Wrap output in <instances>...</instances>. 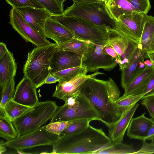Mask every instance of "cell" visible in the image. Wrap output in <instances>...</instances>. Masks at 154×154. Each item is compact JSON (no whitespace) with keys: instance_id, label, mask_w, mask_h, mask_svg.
I'll return each instance as SVG.
<instances>
[{"instance_id":"cell-10","label":"cell","mask_w":154,"mask_h":154,"mask_svg":"<svg viewBox=\"0 0 154 154\" xmlns=\"http://www.w3.org/2000/svg\"><path fill=\"white\" fill-rule=\"evenodd\" d=\"M79 97V103L73 106L69 107L64 104L58 106L50 123L81 119L100 121L92 107L87 102Z\"/></svg>"},{"instance_id":"cell-23","label":"cell","mask_w":154,"mask_h":154,"mask_svg":"<svg viewBox=\"0 0 154 154\" xmlns=\"http://www.w3.org/2000/svg\"><path fill=\"white\" fill-rule=\"evenodd\" d=\"M145 17V23L140 42L137 45V47L140 49L144 59H146L147 52L154 35V17L146 14Z\"/></svg>"},{"instance_id":"cell-11","label":"cell","mask_w":154,"mask_h":154,"mask_svg":"<svg viewBox=\"0 0 154 154\" xmlns=\"http://www.w3.org/2000/svg\"><path fill=\"white\" fill-rule=\"evenodd\" d=\"M107 32L108 44L118 55L119 69L122 71L128 64L138 45L120 34L114 28H108Z\"/></svg>"},{"instance_id":"cell-18","label":"cell","mask_w":154,"mask_h":154,"mask_svg":"<svg viewBox=\"0 0 154 154\" xmlns=\"http://www.w3.org/2000/svg\"><path fill=\"white\" fill-rule=\"evenodd\" d=\"M44 31L46 38L53 40L57 45L75 38L71 32L60 23L53 16L46 20Z\"/></svg>"},{"instance_id":"cell-8","label":"cell","mask_w":154,"mask_h":154,"mask_svg":"<svg viewBox=\"0 0 154 154\" xmlns=\"http://www.w3.org/2000/svg\"><path fill=\"white\" fill-rule=\"evenodd\" d=\"M46 125L37 130L5 142L7 147L17 151L45 145H53L59 139V135L52 134L46 129Z\"/></svg>"},{"instance_id":"cell-24","label":"cell","mask_w":154,"mask_h":154,"mask_svg":"<svg viewBox=\"0 0 154 154\" xmlns=\"http://www.w3.org/2000/svg\"><path fill=\"white\" fill-rule=\"evenodd\" d=\"M104 2L109 13L115 20L123 14L136 11L128 0H105Z\"/></svg>"},{"instance_id":"cell-42","label":"cell","mask_w":154,"mask_h":154,"mask_svg":"<svg viewBox=\"0 0 154 154\" xmlns=\"http://www.w3.org/2000/svg\"><path fill=\"white\" fill-rule=\"evenodd\" d=\"M6 44L3 42L0 43V57L5 54L8 51Z\"/></svg>"},{"instance_id":"cell-30","label":"cell","mask_w":154,"mask_h":154,"mask_svg":"<svg viewBox=\"0 0 154 154\" xmlns=\"http://www.w3.org/2000/svg\"><path fill=\"white\" fill-rule=\"evenodd\" d=\"M88 72L85 66L82 63L80 66L68 68L58 72L51 73L58 76L60 80L59 82L69 81L78 74Z\"/></svg>"},{"instance_id":"cell-14","label":"cell","mask_w":154,"mask_h":154,"mask_svg":"<svg viewBox=\"0 0 154 154\" xmlns=\"http://www.w3.org/2000/svg\"><path fill=\"white\" fill-rule=\"evenodd\" d=\"M25 21L46 38L44 28L47 20L53 16L46 9L25 7L14 8Z\"/></svg>"},{"instance_id":"cell-34","label":"cell","mask_w":154,"mask_h":154,"mask_svg":"<svg viewBox=\"0 0 154 154\" xmlns=\"http://www.w3.org/2000/svg\"><path fill=\"white\" fill-rule=\"evenodd\" d=\"M13 8L29 7L40 9L45 8L37 0H5Z\"/></svg>"},{"instance_id":"cell-49","label":"cell","mask_w":154,"mask_h":154,"mask_svg":"<svg viewBox=\"0 0 154 154\" xmlns=\"http://www.w3.org/2000/svg\"><path fill=\"white\" fill-rule=\"evenodd\" d=\"M152 127H153V131L154 132V122L152 125Z\"/></svg>"},{"instance_id":"cell-19","label":"cell","mask_w":154,"mask_h":154,"mask_svg":"<svg viewBox=\"0 0 154 154\" xmlns=\"http://www.w3.org/2000/svg\"><path fill=\"white\" fill-rule=\"evenodd\" d=\"M145 113L131 119L127 129V135L131 139L142 141L145 139L147 133L154 122L152 118L145 116Z\"/></svg>"},{"instance_id":"cell-4","label":"cell","mask_w":154,"mask_h":154,"mask_svg":"<svg viewBox=\"0 0 154 154\" xmlns=\"http://www.w3.org/2000/svg\"><path fill=\"white\" fill-rule=\"evenodd\" d=\"M57 45L52 43L37 47L28 53L23 69L24 76L29 79L36 88L43 85L51 72V59Z\"/></svg>"},{"instance_id":"cell-17","label":"cell","mask_w":154,"mask_h":154,"mask_svg":"<svg viewBox=\"0 0 154 154\" xmlns=\"http://www.w3.org/2000/svg\"><path fill=\"white\" fill-rule=\"evenodd\" d=\"M139 105L136 103L125 112L114 125L108 128L109 137L113 143L122 142L125 132Z\"/></svg>"},{"instance_id":"cell-36","label":"cell","mask_w":154,"mask_h":154,"mask_svg":"<svg viewBox=\"0 0 154 154\" xmlns=\"http://www.w3.org/2000/svg\"><path fill=\"white\" fill-rule=\"evenodd\" d=\"M137 12L147 14L151 6L149 0H128Z\"/></svg>"},{"instance_id":"cell-38","label":"cell","mask_w":154,"mask_h":154,"mask_svg":"<svg viewBox=\"0 0 154 154\" xmlns=\"http://www.w3.org/2000/svg\"><path fill=\"white\" fill-rule=\"evenodd\" d=\"M151 140L149 143L146 142V140L143 141L141 148L134 152V154H154V140L153 139Z\"/></svg>"},{"instance_id":"cell-47","label":"cell","mask_w":154,"mask_h":154,"mask_svg":"<svg viewBox=\"0 0 154 154\" xmlns=\"http://www.w3.org/2000/svg\"><path fill=\"white\" fill-rule=\"evenodd\" d=\"M149 59L154 63V52L150 53H147L146 59Z\"/></svg>"},{"instance_id":"cell-25","label":"cell","mask_w":154,"mask_h":154,"mask_svg":"<svg viewBox=\"0 0 154 154\" xmlns=\"http://www.w3.org/2000/svg\"><path fill=\"white\" fill-rule=\"evenodd\" d=\"M88 42L74 38L57 45L56 49L71 51L82 57L87 50Z\"/></svg>"},{"instance_id":"cell-1","label":"cell","mask_w":154,"mask_h":154,"mask_svg":"<svg viewBox=\"0 0 154 154\" xmlns=\"http://www.w3.org/2000/svg\"><path fill=\"white\" fill-rule=\"evenodd\" d=\"M78 94L108 128L114 125L123 113L116 104L120 97V92L112 78L106 81L96 77L89 78L81 85Z\"/></svg>"},{"instance_id":"cell-3","label":"cell","mask_w":154,"mask_h":154,"mask_svg":"<svg viewBox=\"0 0 154 154\" xmlns=\"http://www.w3.org/2000/svg\"><path fill=\"white\" fill-rule=\"evenodd\" d=\"M73 4L62 14L76 17L107 30L114 28L115 20L111 16L105 2L101 0H73Z\"/></svg>"},{"instance_id":"cell-41","label":"cell","mask_w":154,"mask_h":154,"mask_svg":"<svg viewBox=\"0 0 154 154\" xmlns=\"http://www.w3.org/2000/svg\"><path fill=\"white\" fill-rule=\"evenodd\" d=\"M60 78L54 74L51 73L45 79L43 83L44 84H51L59 82Z\"/></svg>"},{"instance_id":"cell-44","label":"cell","mask_w":154,"mask_h":154,"mask_svg":"<svg viewBox=\"0 0 154 154\" xmlns=\"http://www.w3.org/2000/svg\"><path fill=\"white\" fill-rule=\"evenodd\" d=\"M6 146L5 143L2 140H1L0 142V154H2L6 150Z\"/></svg>"},{"instance_id":"cell-33","label":"cell","mask_w":154,"mask_h":154,"mask_svg":"<svg viewBox=\"0 0 154 154\" xmlns=\"http://www.w3.org/2000/svg\"><path fill=\"white\" fill-rule=\"evenodd\" d=\"M53 16L62 14L64 5L55 0H37Z\"/></svg>"},{"instance_id":"cell-15","label":"cell","mask_w":154,"mask_h":154,"mask_svg":"<svg viewBox=\"0 0 154 154\" xmlns=\"http://www.w3.org/2000/svg\"><path fill=\"white\" fill-rule=\"evenodd\" d=\"M36 89L29 79L24 76L17 86L13 100L22 105L32 107L38 102Z\"/></svg>"},{"instance_id":"cell-2","label":"cell","mask_w":154,"mask_h":154,"mask_svg":"<svg viewBox=\"0 0 154 154\" xmlns=\"http://www.w3.org/2000/svg\"><path fill=\"white\" fill-rule=\"evenodd\" d=\"M112 144L102 129L89 125L79 133L59 137L52 146L51 153L95 154Z\"/></svg>"},{"instance_id":"cell-22","label":"cell","mask_w":154,"mask_h":154,"mask_svg":"<svg viewBox=\"0 0 154 154\" xmlns=\"http://www.w3.org/2000/svg\"><path fill=\"white\" fill-rule=\"evenodd\" d=\"M17 66L13 54L8 51L0 57V86L1 88L14 79Z\"/></svg>"},{"instance_id":"cell-27","label":"cell","mask_w":154,"mask_h":154,"mask_svg":"<svg viewBox=\"0 0 154 154\" xmlns=\"http://www.w3.org/2000/svg\"><path fill=\"white\" fill-rule=\"evenodd\" d=\"M0 137L8 141L17 137V132L12 122L6 115H0Z\"/></svg>"},{"instance_id":"cell-26","label":"cell","mask_w":154,"mask_h":154,"mask_svg":"<svg viewBox=\"0 0 154 154\" xmlns=\"http://www.w3.org/2000/svg\"><path fill=\"white\" fill-rule=\"evenodd\" d=\"M32 108L19 103L12 99L6 103L4 107V111L5 115L13 122Z\"/></svg>"},{"instance_id":"cell-20","label":"cell","mask_w":154,"mask_h":154,"mask_svg":"<svg viewBox=\"0 0 154 154\" xmlns=\"http://www.w3.org/2000/svg\"><path fill=\"white\" fill-rule=\"evenodd\" d=\"M154 73V66H146L124 89V94L120 97L142 94Z\"/></svg>"},{"instance_id":"cell-16","label":"cell","mask_w":154,"mask_h":154,"mask_svg":"<svg viewBox=\"0 0 154 154\" xmlns=\"http://www.w3.org/2000/svg\"><path fill=\"white\" fill-rule=\"evenodd\" d=\"M82 57L69 51L56 49L51 61V73L66 69L78 66L82 64Z\"/></svg>"},{"instance_id":"cell-37","label":"cell","mask_w":154,"mask_h":154,"mask_svg":"<svg viewBox=\"0 0 154 154\" xmlns=\"http://www.w3.org/2000/svg\"><path fill=\"white\" fill-rule=\"evenodd\" d=\"M142 100L141 104L146 107L150 116L154 119V95L147 96Z\"/></svg>"},{"instance_id":"cell-32","label":"cell","mask_w":154,"mask_h":154,"mask_svg":"<svg viewBox=\"0 0 154 154\" xmlns=\"http://www.w3.org/2000/svg\"><path fill=\"white\" fill-rule=\"evenodd\" d=\"M144 94L127 96L122 98L119 97L116 104L124 113L126 111L142 99Z\"/></svg>"},{"instance_id":"cell-12","label":"cell","mask_w":154,"mask_h":154,"mask_svg":"<svg viewBox=\"0 0 154 154\" xmlns=\"http://www.w3.org/2000/svg\"><path fill=\"white\" fill-rule=\"evenodd\" d=\"M9 16L10 24L26 42H30L37 47L52 43L26 22L14 8L11 9Z\"/></svg>"},{"instance_id":"cell-46","label":"cell","mask_w":154,"mask_h":154,"mask_svg":"<svg viewBox=\"0 0 154 154\" xmlns=\"http://www.w3.org/2000/svg\"><path fill=\"white\" fill-rule=\"evenodd\" d=\"M144 63L146 66L151 67L154 66V63L150 60H146L144 61Z\"/></svg>"},{"instance_id":"cell-45","label":"cell","mask_w":154,"mask_h":154,"mask_svg":"<svg viewBox=\"0 0 154 154\" xmlns=\"http://www.w3.org/2000/svg\"><path fill=\"white\" fill-rule=\"evenodd\" d=\"M154 52V35L151 42L150 48L147 53H150Z\"/></svg>"},{"instance_id":"cell-21","label":"cell","mask_w":154,"mask_h":154,"mask_svg":"<svg viewBox=\"0 0 154 154\" xmlns=\"http://www.w3.org/2000/svg\"><path fill=\"white\" fill-rule=\"evenodd\" d=\"M144 60L140 49L137 47L128 66L122 71L121 84L124 89L142 71L139 69L138 66L140 61Z\"/></svg>"},{"instance_id":"cell-5","label":"cell","mask_w":154,"mask_h":154,"mask_svg":"<svg viewBox=\"0 0 154 154\" xmlns=\"http://www.w3.org/2000/svg\"><path fill=\"white\" fill-rule=\"evenodd\" d=\"M54 101L38 102L32 108L12 122L17 137L37 130L51 119L58 108Z\"/></svg>"},{"instance_id":"cell-43","label":"cell","mask_w":154,"mask_h":154,"mask_svg":"<svg viewBox=\"0 0 154 154\" xmlns=\"http://www.w3.org/2000/svg\"><path fill=\"white\" fill-rule=\"evenodd\" d=\"M153 139H154V132L152 125L147 133L145 140H151Z\"/></svg>"},{"instance_id":"cell-13","label":"cell","mask_w":154,"mask_h":154,"mask_svg":"<svg viewBox=\"0 0 154 154\" xmlns=\"http://www.w3.org/2000/svg\"><path fill=\"white\" fill-rule=\"evenodd\" d=\"M87 73H81L69 81L59 82L56 86L53 97L62 100L65 102L69 97L78 94L80 87L87 79L92 77H96L98 75L104 74L97 71L91 74L87 75Z\"/></svg>"},{"instance_id":"cell-28","label":"cell","mask_w":154,"mask_h":154,"mask_svg":"<svg viewBox=\"0 0 154 154\" xmlns=\"http://www.w3.org/2000/svg\"><path fill=\"white\" fill-rule=\"evenodd\" d=\"M136 151L132 146L120 142L113 143L110 146L95 154H134Z\"/></svg>"},{"instance_id":"cell-29","label":"cell","mask_w":154,"mask_h":154,"mask_svg":"<svg viewBox=\"0 0 154 154\" xmlns=\"http://www.w3.org/2000/svg\"><path fill=\"white\" fill-rule=\"evenodd\" d=\"M14 78L8 82L2 88L1 99L0 104V114L5 115L4 107L6 103L13 99L14 93Z\"/></svg>"},{"instance_id":"cell-7","label":"cell","mask_w":154,"mask_h":154,"mask_svg":"<svg viewBox=\"0 0 154 154\" xmlns=\"http://www.w3.org/2000/svg\"><path fill=\"white\" fill-rule=\"evenodd\" d=\"M107 42L96 43L88 41L87 50L82 57V63L88 72H95L100 69L109 71L117 65L116 60L103 50Z\"/></svg>"},{"instance_id":"cell-6","label":"cell","mask_w":154,"mask_h":154,"mask_svg":"<svg viewBox=\"0 0 154 154\" xmlns=\"http://www.w3.org/2000/svg\"><path fill=\"white\" fill-rule=\"evenodd\" d=\"M75 38L94 43L107 42V30L86 21L63 14L53 16Z\"/></svg>"},{"instance_id":"cell-35","label":"cell","mask_w":154,"mask_h":154,"mask_svg":"<svg viewBox=\"0 0 154 154\" xmlns=\"http://www.w3.org/2000/svg\"><path fill=\"white\" fill-rule=\"evenodd\" d=\"M73 121L56 122L49 123L46 125V130L49 132L59 135L60 133L72 123Z\"/></svg>"},{"instance_id":"cell-50","label":"cell","mask_w":154,"mask_h":154,"mask_svg":"<svg viewBox=\"0 0 154 154\" xmlns=\"http://www.w3.org/2000/svg\"><path fill=\"white\" fill-rule=\"evenodd\" d=\"M102 0V1H104H104H105V0Z\"/></svg>"},{"instance_id":"cell-31","label":"cell","mask_w":154,"mask_h":154,"mask_svg":"<svg viewBox=\"0 0 154 154\" xmlns=\"http://www.w3.org/2000/svg\"><path fill=\"white\" fill-rule=\"evenodd\" d=\"M92 121L88 119H81L73 121L72 123L62 131L59 137L79 133L86 129Z\"/></svg>"},{"instance_id":"cell-9","label":"cell","mask_w":154,"mask_h":154,"mask_svg":"<svg viewBox=\"0 0 154 154\" xmlns=\"http://www.w3.org/2000/svg\"><path fill=\"white\" fill-rule=\"evenodd\" d=\"M145 15L136 11L123 14L115 20L114 28L120 34L138 45L145 23Z\"/></svg>"},{"instance_id":"cell-40","label":"cell","mask_w":154,"mask_h":154,"mask_svg":"<svg viewBox=\"0 0 154 154\" xmlns=\"http://www.w3.org/2000/svg\"><path fill=\"white\" fill-rule=\"evenodd\" d=\"M103 50L106 53L114 58L116 63L119 65L120 62L119 57L114 48L109 45L108 42L104 47Z\"/></svg>"},{"instance_id":"cell-39","label":"cell","mask_w":154,"mask_h":154,"mask_svg":"<svg viewBox=\"0 0 154 154\" xmlns=\"http://www.w3.org/2000/svg\"><path fill=\"white\" fill-rule=\"evenodd\" d=\"M142 94H144V96L142 99L147 96L154 95V73Z\"/></svg>"},{"instance_id":"cell-48","label":"cell","mask_w":154,"mask_h":154,"mask_svg":"<svg viewBox=\"0 0 154 154\" xmlns=\"http://www.w3.org/2000/svg\"><path fill=\"white\" fill-rule=\"evenodd\" d=\"M55 0L63 5L64 3L66 1V0Z\"/></svg>"}]
</instances>
